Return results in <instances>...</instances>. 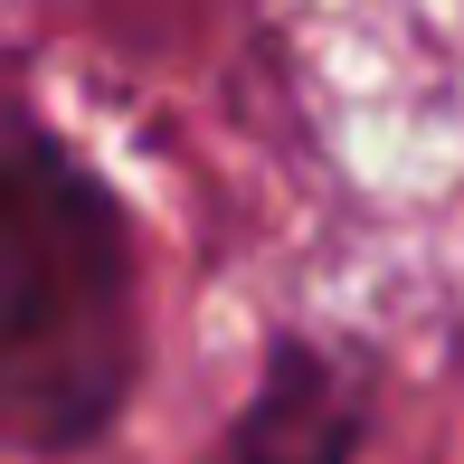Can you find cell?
<instances>
[{
  "mask_svg": "<svg viewBox=\"0 0 464 464\" xmlns=\"http://www.w3.org/2000/svg\"><path fill=\"white\" fill-rule=\"evenodd\" d=\"M142 389V237L67 133L0 123V446L86 455Z\"/></svg>",
  "mask_w": 464,
  "mask_h": 464,
  "instance_id": "cell-1",
  "label": "cell"
},
{
  "mask_svg": "<svg viewBox=\"0 0 464 464\" xmlns=\"http://www.w3.org/2000/svg\"><path fill=\"white\" fill-rule=\"evenodd\" d=\"M361 436H370V379L342 351L285 332L218 455L227 464H361Z\"/></svg>",
  "mask_w": 464,
  "mask_h": 464,
  "instance_id": "cell-2",
  "label": "cell"
}]
</instances>
